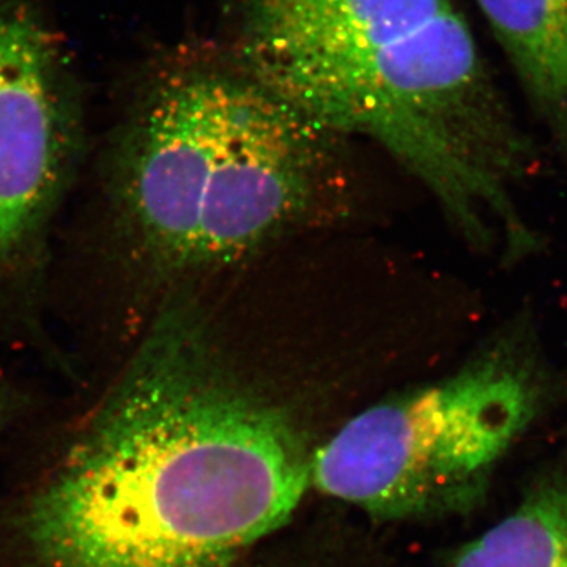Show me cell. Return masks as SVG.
<instances>
[{
	"mask_svg": "<svg viewBox=\"0 0 567 567\" xmlns=\"http://www.w3.org/2000/svg\"><path fill=\"white\" fill-rule=\"evenodd\" d=\"M80 142L61 41L31 0H0V281L35 267Z\"/></svg>",
	"mask_w": 567,
	"mask_h": 567,
	"instance_id": "5",
	"label": "cell"
},
{
	"mask_svg": "<svg viewBox=\"0 0 567 567\" xmlns=\"http://www.w3.org/2000/svg\"><path fill=\"white\" fill-rule=\"evenodd\" d=\"M554 391L535 330L516 320L453 375L342 425L312 453L311 487L379 520L461 513Z\"/></svg>",
	"mask_w": 567,
	"mask_h": 567,
	"instance_id": "4",
	"label": "cell"
},
{
	"mask_svg": "<svg viewBox=\"0 0 567 567\" xmlns=\"http://www.w3.org/2000/svg\"><path fill=\"white\" fill-rule=\"evenodd\" d=\"M518 84L567 159V0H476Z\"/></svg>",
	"mask_w": 567,
	"mask_h": 567,
	"instance_id": "6",
	"label": "cell"
},
{
	"mask_svg": "<svg viewBox=\"0 0 567 567\" xmlns=\"http://www.w3.org/2000/svg\"><path fill=\"white\" fill-rule=\"evenodd\" d=\"M331 137L240 66H167L112 145L114 213L162 274L237 262L315 210Z\"/></svg>",
	"mask_w": 567,
	"mask_h": 567,
	"instance_id": "3",
	"label": "cell"
},
{
	"mask_svg": "<svg viewBox=\"0 0 567 567\" xmlns=\"http://www.w3.org/2000/svg\"><path fill=\"white\" fill-rule=\"evenodd\" d=\"M237 18L240 69L267 91L324 132L379 142L476 248H539L517 197L535 142L450 0H237Z\"/></svg>",
	"mask_w": 567,
	"mask_h": 567,
	"instance_id": "2",
	"label": "cell"
},
{
	"mask_svg": "<svg viewBox=\"0 0 567 567\" xmlns=\"http://www.w3.org/2000/svg\"><path fill=\"white\" fill-rule=\"evenodd\" d=\"M284 409L173 303L14 524V567H235L311 487Z\"/></svg>",
	"mask_w": 567,
	"mask_h": 567,
	"instance_id": "1",
	"label": "cell"
},
{
	"mask_svg": "<svg viewBox=\"0 0 567 567\" xmlns=\"http://www.w3.org/2000/svg\"><path fill=\"white\" fill-rule=\"evenodd\" d=\"M9 398H7L6 391L0 390V429H2L3 424H6L7 416H9Z\"/></svg>",
	"mask_w": 567,
	"mask_h": 567,
	"instance_id": "8",
	"label": "cell"
},
{
	"mask_svg": "<svg viewBox=\"0 0 567 567\" xmlns=\"http://www.w3.org/2000/svg\"><path fill=\"white\" fill-rule=\"evenodd\" d=\"M453 567H567V473L537 481L509 516L458 551Z\"/></svg>",
	"mask_w": 567,
	"mask_h": 567,
	"instance_id": "7",
	"label": "cell"
}]
</instances>
